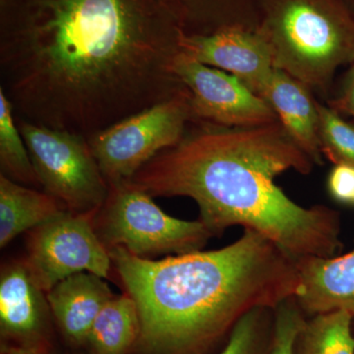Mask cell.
I'll return each instance as SVG.
<instances>
[{
    "label": "cell",
    "mask_w": 354,
    "mask_h": 354,
    "mask_svg": "<svg viewBox=\"0 0 354 354\" xmlns=\"http://www.w3.org/2000/svg\"><path fill=\"white\" fill-rule=\"evenodd\" d=\"M95 215L64 209L31 230L25 263L41 290L48 292L78 272L108 278L113 263L95 232Z\"/></svg>",
    "instance_id": "cell-8"
},
{
    "label": "cell",
    "mask_w": 354,
    "mask_h": 354,
    "mask_svg": "<svg viewBox=\"0 0 354 354\" xmlns=\"http://www.w3.org/2000/svg\"><path fill=\"white\" fill-rule=\"evenodd\" d=\"M174 72L191 95L195 122L256 127L278 122L272 106L236 77L180 53Z\"/></svg>",
    "instance_id": "cell-9"
},
{
    "label": "cell",
    "mask_w": 354,
    "mask_h": 354,
    "mask_svg": "<svg viewBox=\"0 0 354 354\" xmlns=\"http://www.w3.org/2000/svg\"><path fill=\"white\" fill-rule=\"evenodd\" d=\"M131 180L109 184V195L93 218L106 248L123 247L142 258L196 252L214 236L201 221L167 215Z\"/></svg>",
    "instance_id": "cell-5"
},
{
    "label": "cell",
    "mask_w": 354,
    "mask_h": 354,
    "mask_svg": "<svg viewBox=\"0 0 354 354\" xmlns=\"http://www.w3.org/2000/svg\"><path fill=\"white\" fill-rule=\"evenodd\" d=\"M34 171L44 192L67 211L95 214L109 195L87 137L16 118Z\"/></svg>",
    "instance_id": "cell-6"
},
{
    "label": "cell",
    "mask_w": 354,
    "mask_h": 354,
    "mask_svg": "<svg viewBox=\"0 0 354 354\" xmlns=\"http://www.w3.org/2000/svg\"><path fill=\"white\" fill-rule=\"evenodd\" d=\"M140 330L136 302L128 293L114 295L95 318L86 344L91 354H127L138 342Z\"/></svg>",
    "instance_id": "cell-16"
},
{
    "label": "cell",
    "mask_w": 354,
    "mask_h": 354,
    "mask_svg": "<svg viewBox=\"0 0 354 354\" xmlns=\"http://www.w3.org/2000/svg\"><path fill=\"white\" fill-rule=\"evenodd\" d=\"M66 209L46 192L32 189L0 174V247L39 227Z\"/></svg>",
    "instance_id": "cell-15"
},
{
    "label": "cell",
    "mask_w": 354,
    "mask_h": 354,
    "mask_svg": "<svg viewBox=\"0 0 354 354\" xmlns=\"http://www.w3.org/2000/svg\"><path fill=\"white\" fill-rule=\"evenodd\" d=\"M1 354H46L44 346H26L18 344H2Z\"/></svg>",
    "instance_id": "cell-24"
},
{
    "label": "cell",
    "mask_w": 354,
    "mask_h": 354,
    "mask_svg": "<svg viewBox=\"0 0 354 354\" xmlns=\"http://www.w3.org/2000/svg\"><path fill=\"white\" fill-rule=\"evenodd\" d=\"M257 31L274 68L311 90L327 92L354 62V18L341 0H262Z\"/></svg>",
    "instance_id": "cell-4"
},
{
    "label": "cell",
    "mask_w": 354,
    "mask_h": 354,
    "mask_svg": "<svg viewBox=\"0 0 354 354\" xmlns=\"http://www.w3.org/2000/svg\"><path fill=\"white\" fill-rule=\"evenodd\" d=\"M109 252L136 302L146 354H208L249 311L276 309L299 290L297 261L249 228L223 248L162 260Z\"/></svg>",
    "instance_id": "cell-3"
},
{
    "label": "cell",
    "mask_w": 354,
    "mask_h": 354,
    "mask_svg": "<svg viewBox=\"0 0 354 354\" xmlns=\"http://www.w3.org/2000/svg\"><path fill=\"white\" fill-rule=\"evenodd\" d=\"M0 167L1 174L25 186L39 185L29 151L16 121L12 102L0 88Z\"/></svg>",
    "instance_id": "cell-18"
},
{
    "label": "cell",
    "mask_w": 354,
    "mask_h": 354,
    "mask_svg": "<svg viewBox=\"0 0 354 354\" xmlns=\"http://www.w3.org/2000/svg\"><path fill=\"white\" fill-rule=\"evenodd\" d=\"M311 88L290 74L274 68L263 99L300 150L315 165L323 164L319 139V114Z\"/></svg>",
    "instance_id": "cell-14"
},
{
    "label": "cell",
    "mask_w": 354,
    "mask_h": 354,
    "mask_svg": "<svg viewBox=\"0 0 354 354\" xmlns=\"http://www.w3.org/2000/svg\"><path fill=\"white\" fill-rule=\"evenodd\" d=\"M299 290L295 295L307 317L344 310L354 317V250L332 258L297 261Z\"/></svg>",
    "instance_id": "cell-12"
},
{
    "label": "cell",
    "mask_w": 354,
    "mask_h": 354,
    "mask_svg": "<svg viewBox=\"0 0 354 354\" xmlns=\"http://www.w3.org/2000/svg\"><path fill=\"white\" fill-rule=\"evenodd\" d=\"M328 104L337 113L348 114L354 118V62L344 76L339 94L330 100Z\"/></svg>",
    "instance_id": "cell-23"
},
{
    "label": "cell",
    "mask_w": 354,
    "mask_h": 354,
    "mask_svg": "<svg viewBox=\"0 0 354 354\" xmlns=\"http://www.w3.org/2000/svg\"><path fill=\"white\" fill-rule=\"evenodd\" d=\"M327 187L335 201L354 205V165H335L328 176Z\"/></svg>",
    "instance_id": "cell-22"
},
{
    "label": "cell",
    "mask_w": 354,
    "mask_h": 354,
    "mask_svg": "<svg viewBox=\"0 0 354 354\" xmlns=\"http://www.w3.org/2000/svg\"><path fill=\"white\" fill-rule=\"evenodd\" d=\"M195 122L187 88L87 137L109 184L130 180L158 153L176 146Z\"/></svg>",
    "instance_id": "cell-7"
},
{
    "label": "cell",
    "mask_w": 354,
    "mask_h": 354,
    "mask_svg": "<svg viewBox=\"0 0 354 354\" xmlns=\"http://www.w3.org/2000/svg\"><path fill=\"white\" fill-rule=\"evenodd\" d=\"M176 146L147 162L130 180L152 197H187L214 236L241 225L297 261L341 251V223L324 205L305 208L276 184L286 171L311 174L314 162L281 123L223 127L198 121Z\"/></svg>",
    "instance_id": "cell-2"
},
{
    "label": "cell",
    "mask_w": 354,
    "mask_h": 354,
    "mask_svg": "<svg viewBox=\"0 0 354 354\" xmlns=\"http://www.w3.org/2000/svg\"><path fill=\"white\" fill-rule=\"evenodd\" d=\"M274 326V309L254 308L237 322L225 346L216 354H269Z\"/></svg>",
    "instance_id": "cell-19"
},
{
    "label": "cell",
    "mask_w": 354,
    "mask_h": 354,
    "mask_svg": "<svg viewBox=\"0 0 354 354\" xmlns=\"http://www.w3.org/2000/svg\"><path fill=\"white\" fill-rule=\"evenodd\" d=\"M181 53L239 78L263 97L274 72L271 50L257 29L228 27L209 35H184Z\"/></svg>",
    "instance_id": "cell-10"
},
{
    "label": "cell",
    "mask_w": 354,
    "mask_h": 354,
    "mask_svg": "<svg viewBox=\"0 0 354 354\" xmlns=\"http://www.w3.org/2000/svg\"><path fill=\"white\" fill-rule=\"evenodd\" d=\"M177 0H2L1 87L15 116L88 137L186 88Z\"/></svg>",
    "instance_id": "cell-1"
},
{
    "label": "cell",
    "mask_w": 354,
    "mask_h": 354,
    "mask_svg": "<svg viewBox=\"0 0 354 354\" xmlns=\"http://www.w3.org/2000/svg\"><path fill=\"white\" fill-rule=\"evenodd\" d=\"M353 316L348 311L307 317L295 344V354H354Z\"/></svg>",
    "instance_id": "cell-17"
},
{
    "label": "cell",
    "mask_w": 354,
    "mask_h": 354,
    "mask_svg": "<svg viewBox=\"0 0 354 354\" xmlns=\"http://www.w3.org/2000/svg\"><path fill=\"white\" fill-rule=\"evenodd\" d=\"M323 156L335 165H354V125L330 106L317 102Z\"/></svg>",
    "instance_id": "cell-20"
},
{
    "label": "cell",
    "mask_w": 354,
    "mask_h": 354,
    "mask_svg": "<svg viewBox=\"0 0 354 354\" xmlns=\"http://www.w3.org/2000/svg\"><path fill=\"white\" fill-rule=\"evenodd\" d=\"M307 316L295 297L274 309V335L269 354H295V344Z\"/></svg>",
    "instance_id": "cell-21"
},
{
    "label": "cell",
    "mask_w": 354,
    "mask_h": 354,
    "mask_svg": "<svg viewBox=\"0 0 354 354\" xmlns=\"http://www.w3.org/2000/svg\"><path fill=\"white\" fill-rule=\"evenodd\" d=\"M113 297L104 279L86 272L64 279L46 292L58 327L74 346L86 344L95 318Z\"/></svg>",
    "instance_id": "cell-13"
},
{
    "label": "cell",
    "mask_w": 354,
    "mask_h": 354,
    "mask_svg": "<svg viewBox=\"0 0 354 354\" xmlns=\"http://www.w3.org/2000/svg\"><path fill=\"white\" fill-rule=\"evenodd\" d=\"M48 305L25 261L9 263L0 276V332L6 344L44 346Z\"/></svg>",
    "instance_id": "cell-11"
}]
</instances>
